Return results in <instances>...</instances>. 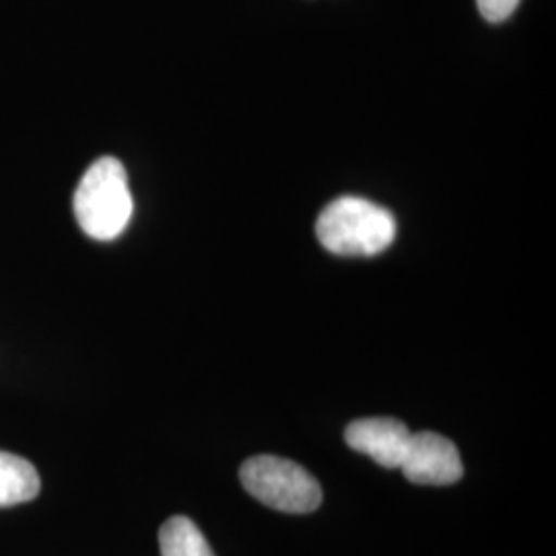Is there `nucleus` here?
<instances>
[{
	"label": "nucleus",
	"instance_id": "6",
	"mask_svg": "<svg viewBox=\"0 0 556 556\" xmlns=\"http://www.w3.org/2000/svg\"><path fill=\"white\" fill-rule=\"evenodd\" d=\"M40 475L25 457L0 452V507L27 503L40 495Z\"/></svg>",
	"mask_w": 556,
	"mask_h": 556
},
{
	"label": "nucleus",
	"instance_id": "4",
	"mask_svg": "<svg viewBox=\"0 0 556 556\" xmlns=\"http://www.w3.org/2000/svg\"><path fill=\"white\" fill-rule=\"evenodd\" d=\"M400 470L410 482L425 486H447L464 477L462 457L454 441L433 431L410 435Z\"/></svg>",
	"mask_w": 556,
	"mask_h": 556
},
{
	"label": "nucleus",
	"instance_id": "2",
	"mask_svg": "<svg viewBox=\"0 0 556 556\" xmlns=\"http://www.w3.org/2000/svg\"><path fill=\"white\" fill-rule=\"evenodd\" d=\"M75 217L89 238L110 241L122 236L135 213L128 176L116 157H100L80 178Z\"/></svg>",
	"mask_w": 556,
	"mask_h": 556
},
{
	"label": "nucleus",
	"instance_id": "5",
	"mask_svg": "<svg viewBox=\"0 0 556 556\" xmlns=\"http://www.w3.org/2000/svg\"><path fill=\"white\" fill-rule=\"evenodd\" d=\"M408 427L392 417L358 418L353 420L344 439L351 450L371 457L379 466L388 470H396L404 459L410 443Z\"/></svg>",
	"mask_w": 556,
	"mask_h": 556
},
{
	"label": "nucleus",
	"instance_id": "1",
	"mask_svg": "<svg viewBox=\"0 0 556 556\" xmlns=\"http://www.w3.org/2000/svg\"><path fill=\"white\" fill-rule=\"evenodd\" d=\"M319 243L337 256H378L397 233L396 217L371 200L342 197L316 223Z\"/></svg>",
	"mask_w": 556,
	"mask_h": 556
},
{
	"label": "nucleus",
	"instance_id": "8",
	"mask_svg": "<svg viewBox=\"0 0 556 556\" xmlns=\"http://www.w3.org/2000/svg\"><path fill=\"white\" fill-rule=\"evenodd\" d=\"M521 0H477L478 11L489 23H503L516 13Z\"/></svg>",
	"mask_w": 556,
	"mask_h": 556
},
{
	"label": "nucleus",
	"instance_id": "3",
	"mask_svg": "<svg viewBox=\"0 0 556 556\" xmlns=\"http://www.w3.org/2000/svg\"><path fill=\"white\" fill-rule=\"evenodd\" d=\"M243 489L266 507L285 514H312L321 505V486L287 457L254 456L239 468Z\"/></svg>",
	"mask_w": 556,
	"mask_h": 556
},
{
	"label": "nucleus",
	"instance_id": "7",
	"mask_svg": "<svg viewBox=\"0 0 556 556\" xmlns=\"http://www.w3.org/2000/svg\"><path fill=\"white\" fill-rule=\"evenodd\" d=\"M161 556H215L199 526L188 517H169L160 530Z\"/></svg>",
	"mask_w": 556,
	"mask_h": 556
}]
</instances>
